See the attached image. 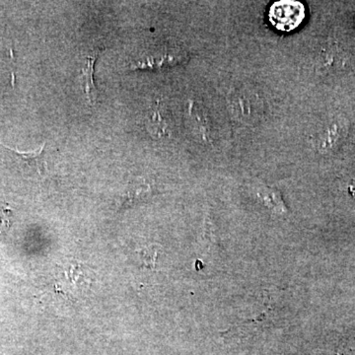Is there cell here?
Instances as JSON below:
<instances>
[{"label": "cell", "mask_w": 355, "mask_h": 355, "mask_svg": "<svg viewBox=\"0 0 355 355\" xmlns=\"http://www.w3.org/2000/svg\"><path fill=\"white\" fill-rule=\"evenodd\" d=\"M228 111L233 120L240 125H256L263 114V101L261 96L247 87L236 88L227 96Z\"/></svg>", "instance_id": "6da1fadb"}, {"label": "cell", "mask_w": 355, "mask_h": 355, "mask_svg": "<svg viewBox=\"0 0 355 355\" xmlns=\"http://www.w3.org/2000/svg\"><path fill=\"white\" fill-rule=\"evenodd\" d=\"M347 123L345 119L334 116L318 125L310 137V141L318 153H333L343 144L347 135Z\"/></svg>", "instance_id": "7a4b0ae2"}, {"label": "cell", "mask_w": 355, "mask_h": 355, "mask_svg": "<svg viewBox=\"0 0 355 355\" xmlns=\"http://www.w3.org/2000/svg\"><path fill=\"white\" fill-rule=\"evenodd\" d=\"M146 125L149 133L157 139L172 137L176 130V121L171 110L157 100L146 114Z\"/></svg>", "instance_id": "3957f363"}, {"label": "cell", "mask_w": 355, "mask_h": 355, "mask_svg": "<svg viewBox=\"0 0 355 355\" xmlns=\"http://www.w3.org/2000/svg\"><path fill=\"white\" fill-rule=\"evenodd\" d=\"M188 114L193 135L203 144H214L216 139V128L207 108L202 103L191 100L189 105Z\"/></svg>", "instance_id": "277c9868"}, {"label": "cell", "mask_w": 355, "mask_h": 355, "mask_svg": "<svg viewBox=\"0 0 355 355\" xmlns=\"http://www.w3.org/2000/svg\"><path fill=\"white\" fill-rule=\"evenodd\" d=\"M304 18V7L295 1H280L270 8V19L275 27L284 31L297 27Z\"/></svg>", "instance_id": "5b68a950"}, {"label": "cell", "mask_w": 355, "mask_h": 355, "mask_svg": "<svg viewBox=\"0 0 355 355\" xmlns=\"http://www.w3.org/2000/svg\"><path fill=\"white\" fill-rule=\"evenodd\" d=\"M345 64L343 51L336 44H327L322 46L315 58V67L318 71L323 73L340 70L345 67Z\"/></svg>", "instance_id": "8992f818"}, {"label": "cell", "mask_w": 355, "mask_h": 355, "mask_svg": "<svg viewBox=\"0 0 355 355\" xmlns=\"http://www.w3.org/2000/svg\"><path fill=\"white\" fill-rule=\"evenodd\" d=\"M101 48L99 46H94L88 51L87 55L84 58V64L83 65V74L84 90H85L86 95L91 104H95L97 100L98 90L96 88L94 83V67L96 60H97L98 55H99Z\"/></svg>", "instance_id": "52a82bcc"}, {"label": "cell", "mask_w": 355, "mask_h": 355, "mask_svg": "<svg viewBox=\"0 0 355 355\" xmlns=\"http://www.w3.org/2000/svg\"><path fill=\"white\" fill-rule=\"evenodd\" d=\"M256 193L259 200L275 214L284 216L286 214V205H284V200H282L279 191L268 188L265 184H260V186L257 187Z\"/></svg>", "instance_id": "ba28073f"}, {"label": "cell", "mask_w": 355, "mask_h": 355, "mask_svg": "<svg viewBox=\"0 0 355 355\" xmlns=\"http://www.w3.org/2000/svg\"><path fill=\"white\" fill-rule=\"evenodd\" d=\"M0 146H3L7 150L10 151L13 155H15L16 157L19 159L20 161H22L23 163H25L26 165L30 166V167H34L39 174H43V173L46 171V162H44V154L46 144H42L39 148L35 149V150L27 151V153L17 150V149L10 148V147L3 146V144H0Z\"/></svg>", "instance_id": "9c48e42d"}, {"label": "cell", "mask_w": 355, "mask_h": 355, "mask_svg": "<svg viewBox=\"0 0 355 355\" xmlns=\"http://www.w3.org/2000/svg\"><path fill=\"white\" fill-rule=\"evenodd\" d=\"M151 195L150 184L144 183L135 184L130 187L127 195L121 202V207H127L128 205H135V202L146 200Z\"/></svg>", "instance_id": "30bf717a"}, {"label": "cell", "mask_w": 355, "mask_h": 355, "mask_svg": "<svg viewBox=\"0 0 355 355\" xmlns=\"http://www.w3.org/2000/svg\"><path fill=\"white\" fill-rule=\"evenodd\" d=\"M160 251L161 248L158 245H150V246L139 249L137 254H139L142 266L149 270H155Z\"/></svg>", "instance_id": "8fae6325"}, {"label": "cell", "mask_w": 355, "mask_h": 355, "mask_svg": "<svg viewBox=\"0 0 355 355\" xmlns=\"http://www.w3.org/2000/svg\"><path fill=\"white\" fill-rule=\"evenodd\" d=\"M9 214L10 209H7L6 205H0V237L6 234L9 228Z\"/></svg>", "instance_id": "7c38bea8"}, {"label": "cell", "mask_w": 355, "mask_h": 355, "mask_svg": "<svg viewBox=\"0 0 355 355\" xmlns=\"http://www.w3.org/2000/svg\"><path fill=\"white\" fill-rule=\"evenodd\" d=\"M349 191L350 193H352V195L354 196V197L355 198V181L352 182V183L350 184Z\"/></svg>", "instance_id": "4fadbf2b"}]
</instances>
